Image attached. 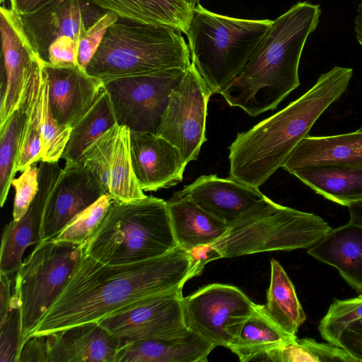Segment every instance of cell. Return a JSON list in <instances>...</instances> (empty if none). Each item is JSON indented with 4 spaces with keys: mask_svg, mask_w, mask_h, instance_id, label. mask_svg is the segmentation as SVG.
Returning <instances> with one entry per match:
<instances>
[{
    "mask_svg": "<svg viewBox=\"0 0 362 362\" xmlns=\"http://www.w3.org/2000/svg\"><path fill=\"white\" fill-rule=\"evenodd\" d=\"M182 288L150 297L133 308L110 315L99 325L122 341L174 338L190 330L182 312Z\"/></svg>",
    "mask_w": 362,
    "mask_h": 362,
    "instance_id": "7c38bea8",
    "label": "cell"
},
{
    "mask_svg": "<svg viewBox=\"0 0 362 362\" xmlns=\"http://www.w3.org/2000/svg\"><path fill=\"white\" fill-rule=\"evenodd\" d=\"M199 1L200 0H188V1L190 3V4L194 7L195 6H197V4H199Z\"/></svg>",
    "mask_w": 362,
    "mask_h": 362,
    "instance_id": "c3c4849f",
    "label": "cell"
},
{
    "mask_svg": "<svg viewBox=\"0 0 362 362\" xmlns=\"http://www.w3.org/2000/svg\"><path fill=\"white\" fill-rule=\"evenodd\" d=\"M47 334L33 335L21 346L16 362H49Z\"/></svg>",
    "mask_w": 362,
    "mask_h": 362,
    "instance_id": "60d3db41",
    "label": "cell"
},
{
    "mask_svg": "<svg viewBox=\"0 0 362 362\" xmlns=\"http://www.w3.org/2000/svg\"><path fill=\"white\" fill-rule=\"evenodd\" d=\"M188 252L191 259L189 279L200 275L209 262L220 259L211 244L200 245Z\"/></svg>",
    "mask_w": 362,
    "mask_h": 362,
    "instance_id": "7bdbcfd3",
    "label": "cell"
},
{
    "mask_svg": "<svg viewBox=\"0 0 362 362\" xmlns=\"http://www.w3.org/2000/svg\"><path fill=\"white\" fill-rule=\"evenodd\" d=\"M175 194L189 198L228 226L268 199L259 188L216 175L199 176Z\"/></svg>",
    "mask_w": 362,
    "mask_h": 362,
    "instance_id": "d6986e66",
    "label": "cell"
},
{
    "mask_svg": "<svg viewBox=\"0 0 362 362\" xmlns=\"http://www.w3.org/2000/svg\"><path fill=\"white\" fill-rule=\"evenodd\" d=\"M167 205L177 244L187 251L215 243L228 228L226 223L187 197L175 193Z\"/></svg>",
    "mask_w": 362,
    "mask_h": 362,
    "instance_id": "cb8c5ba5",
    "label": "cell"
},
{
    "mask_svg": "<svg viewBox=\"0 0 362 362\" xmlns=\"http://www.w3.org/2000/svg\"><path fill=\"white\" fill-rule=\"evenodd\" d=\"M118 16L108 12L80 36L77 46V65L86 71L87 66L98 49L107 28Z\"/></svg>",
    "mask_w": 362,
    "mask_h": 362,
    "instance_id": "f35d334b",
    "label": "cell"
},
{
    "mask_svg": "<svg viewBox=\"0 0 362 362\" xmlns=\"http://www.w3.org/2000/svg\"><path fill=\"white\" fill-rule=\"evenodd\" d=\"M39 107L42 144V161L58 162L69 141L71 128L59 125L53 117L49 103L48 83L43 64Z\"/></svg>",
    "mask_w": 362,
    "mask_h": 362,
    "instance_id": "836d02e7",
    "label": "cell"
},
{
    "mask_svg": "<svg viewBox=\"0 0 362 362\" xmlns=\"http://www.w3.org/2000/svg\"><path fill=\"white\" fill-rule=\"evenodd\" d=\"M58 162L40 161L39 190L25 214L12 220L4 228L0 252V273L11 274L23 263L25 250L40 240L43 212L49 195L61 173Z\"/></svg>",
    "mask_w": 362,
    "mask_h": 362,
    "instance_id": "ac0fdd59",
    "label": "cell"
},
{
    "mask_svg": "<svg viewBox=\"0 0 362 362\" xmlns=\"http://www.w3.org/2000/svg\"><path fill=\"white\" fill-rule=\"evenodd\" d=\"M134 174L144 192H154L181 182L186 167L179 149L151 132L131 131Z\"/></svg>",
    "mask_w": 362,
    "mask_h": 362,
    "instance_id": "e0dca14e",
    "label": "cell"
},
{
    "mask_svg": "<svg viewBox=\"0 0 362 362\" xmlns=\"http://www.w3.org/2000/svg\"><path fill=\"white\" fill-rule=\"evenodd\" d=\"M362 167V132L325 136H308L289 154L281 168L296 169L321 165Z\"/></svg>",
    "mask_w": 362,
    "mask_h": 362,
    "instance_id": "603a6c76",
    "label": "cell"
},
{
    "mask_svg": "<svg viewBox=\"0 0 362 362\" xmlns=\"http://www.w3.org/2000/svg\"><path fill=\"white\" fill-rule=\"evenodd\" d=\"M0 31L5 73L0 102V125H3L20 107L27 80L40 57L20 16L11 8L1 7Z\"/></svg>",
    "mask_w": 362,
    "mask_h": 362,
    "instance_id": "9a60e30c",
    "label": "cell"
},
{
    "mask_svg": "<svg viewBox=\"0 0 362 362\" xmlns=\"http://www.w3.org/2000/svg\"><path fill=\"white\" fill-rule=\"evenodd\" d=\"M81 254V245L49 240L39 242L23 262L13 293L20 307L21 346L62 291Z\"/></svg>",
    "mask_w": 362,
    "mask_h": 362,
    "instance_id": "ba28073f",
    "label": "cell"
},
{
    "mask_svg": "<svg viewBox=\"0 0 362 362\" xmlns=\"http://www.w3.org/2000/svg\"><path fill=\"white\" fill-rule=\"evenodd\" d=\"M290 174L318 194L341 206L362 200V167L313 165L293 170Z\"/></svg>",
    "mask_w": 362,
    "mask_h": 362,
    "instance_id": "d4e9b609",
    "label": "cell"
},
{
    "mask_svg": "<svg viewBox=\"0 0 362 362\" xmlns=\"http://www.w3.org/2000/svg\"><path fill=\"white\" fill-rule=\"evenodd\" d=\"M24 115L19 107L7 121L0 126V204L6 201L12 180L16 175L15 166L19 150Z\"/></svg>",
    "mask_w": 362,
    "mask_h": 362,
    "instance_id": "d6a6232c",
    "label": "cell"
},
{
    "mask_svg": "<svg viewBox=\"0 0 362 362\" xmlns=\"http://www.w3.org/2000/svg\"><path fill=\"white\" fill-rule=\"evenodd\" d=\"M78 43L69 36H62L54 41L47 53V64L57 67L77 65Z\"/></svg>",
    "mask_w": 362,
    "mask_h": 362,
    "instance_id": "ab89813d",
    "label": "cell"
},
{
    "mask_svg": "<svg viewBox=\"0 0 362 362\" xmlns=\"http://www.w3.org/2000/svg\"><path fill=\"white\" fill-rule=\"evenodd\" d=\"M273 21L230 17L199 4L186 33L191 64L213 94H220L245 69Z\"/></svg>",
    "mask_w": 362,
    "mask_h": 362,
    "instance_id": "8992f818",
    "label": "cell"
},
{
    "mask_svg": "<svg viewBox=\"0 0 362 362\" xmlns=\"http://www.w3.org/2000/svg\"><path fill=\"white\" fill-rule=\"evenodd\" d=\"M349 221L362 225V200L350 204L348 206Z\"/></svg>",
    "mask_w": 362,
    "mask_h": 362,
    "instance_id": "bcb514c9",
    "label": "cell"
},
{
    "mask_svg": "<svg viewBox=\"0 0 362 362\" xmlns=\"http://www.w3.org/2000/svg\"><path fill=\"white\" fill-rule=\"evenodd\" d=\"M270 265V284L264 309L281 330L296 336L299 327L306 320V315L285 269L274 259L271 260Z\"/></svg>",
    "mask_w": 362,
    "mask_h": 362,
    "instance_id": "83f0119b",
    "label": "cell"
},
{
    "mask_svg": "<svg viewBox=\"0 0 362 362\" xmlns=\"http://www.w3.org/2000/svg\"><path fill=\"white\" fill-rule=\"evenodd\" d=\"M355 32L356 38L362 47V3L358 6L355 18Z\"/></svg>",
    "mask_w": 362,
    "mask_h": 362,
    "instance_id": "7dc6e473",
    "label": "cell"
},
{
    "mask_svg": "<svg viewBox=\"0 0 362 362\" xmlns=\"http://www.w3.org/2000/svg\"><path fill=\"white\" fill-rule=\"evenodd\" d=\"M339 347L362 361V317L349 324L339 339Z\"/></svg>",
    "mask_w": 362,
    "mask_h": 362,
    "instance_id": "b9f144b4",
    "label": "cell"
},
{
    "mask_svg": "<svg viewBox=\"0 0 362 362\" xmlns=\"http://www.w3.org/2000/svg\"><path fill=\"white\" fill-rule=\"evenodd\" d=\"M82 253L103 264L139 262L177 246L167 202L153 196L132 202L112 200Z\"/></svg>",
    "mask_w": 362,
    "mask_h": 362,
    "instance_id": "277c9868",
    "label": "cell"
},
{
    "mask_svg": "<svg viewBox=\"0 0 362 362\" xmlns=\"http://www.w3.org/2000/svg\"><path fill=\"white\" fill-rule=\"evenodd\" d=\"M47 335L49 362H115L122 342L97 322Z\"/></svg>",
    "mask_w": 362,
    "mask_h": 362,
    "instance_id": "ffe728a7",
    "label": "cell"
},
{
    "mask_svg": "<svg viewBox=\"0 0 362 362\" xmlns=\"http://www.w3.org/2000/svg\"><path fill=\"white\" fill-rule=\"evenodd\" d=\"M187 327L215 346H229L257 304L238 288L212 284L182 298Z\"/></svg>",
    "mask_w": 362,
    "mask_h": 362,
    "instance_id": "30bf717a",
    "label": "cell"
},
{
    "mask_svg": "<svg viewBox=\"0 0 362 362\" xmlns=\"http://www.w3.org/2000/svg\"><path fill=\"white\" fill-rule=\"evenodd\" d=\"M107 12L140 22L165 25L186 34L194 7L188 0H90Z\"/></svg>",
    "mask_w": 362,
    "mask_h": 362,
    "instance_id": "484cf974",
    "label": "cell"
},
{
    "mask_svg": "<svg viewBox=\"0 0 362 362\" xmlns=\"http://www.w3.org/2000/svg\"><path fill=\"white\" fill-rule=\"evenodd\" d=\"M212 93L194 66L172 90L157 135L176 146L187 165L196 160L206 141L208 102Z\"/></svg>",
    "mask_w": 362,
    "mask_h": 362,
    "instance_id": "8fae6325",
    "label": "cell"
},
{
    "mask_svg": "<svg viewBox=\"0 0 362 362\" xmlns=\"http://www.w3.org/2000/svg\"><path fill=\"white\" fill-rule=\"evenodd\" d=\"M296 336L281 330L269 317L264 305H258L243 325L229 349L242 362H247L283 344L294 341Z\"/></svg>",
    "mask_w": 362,
    "mask_h": 362,
    "instance_id": "f1b7e54d",
    "label": "cell"
},
{
    "mask_svg": "<svg viewBox=\"0 0 362 362\" xmlns=\"http://www.w3.org/2000/svg\"><path fill=\"white\" fill-rule=\"evenodd\" d=\"M0 1H1V2H3V1H5V0H0Z\"/></svg>",
    "mask_w": 362,
    "mask_h": 362,
    "instance_id": "681fc988",
    "label": "cell"
},
{
    "mask_svg": "<svg viewBox=\"0 0 362 362\" xmlns=\"http://www.w3.org/2000/svg\"><path fill=\"white\" fill-rule=\"evenodd\" d=\"M215 347L190 330L174 338L122 341L115 362H206Z\"/></svg>",
    "mask_w": 362,
    "mask_h": 362,
    "instance_id": "44dd1931",
    "label": "cell"
},
{
    "mask_svg": "<svg viewBox=\"0 0 362 362\" xmlns=\"http://www.w3.org/2000/svg\"><path fill=\"white\" fill-rule=\"evenodd\" d=\"M268 360L279 362H358L342 348L320 343L311 338L296 339L265 354Z\"/></svg>",
    "mask_w": 362,
    "mask_h": 362,
    "instance_id": "1f68e13d",
    "label": "cell"
},
{
    "mask_svg": "<svg viewBox=\"0 0 362 362\" xmlns=\"http://www.w3.org/2000/svg\"><path fill=\"white\" fill-rule=\"evenodd\" d=\"M54 0H10L11 9L20 16L37 12Z\"/></svg>",
    "mask_w": 362,
    "mask_h": 362,
    "instance_id": "ee69618b",
    "label": "cell"
},
{
    "mask_svg": "<svg viewBox=\"0 0 362 362\" xmlns=\"http://www.w3.org/2000/svg\"><path fill=\"white\" fill-rule=\"evenodd\" d=\"M308 254L336 268L346 283L362 292V225L349 221L332 229Z\"/></svg>",
    "mask_w": 362,
    "mask_h": 362,
    "instance_id": "7402d4cb",
    "label": "cell"
},
{
    "mask_svg": "<svg viewBox=\"0 0 362 362\" xmlns=\"http://www.w3.org/2000/svg\"><path fill=\"white\" fill-rule=\"evenodd\" d=\"M352 75L351 68L333 67L286 107L238 133L229 146L230 178L255 188L264 184L346 91Z\"/></svg>",
    "mask_w": 362,
    "mask_h": 362,
    "instance_id": "7a4b0ae2",
    "label": "cell"
},
{
    "mask_svg": "<svg viewBox=\"0 0 362 362\" xmlns=\"http://www.w3.org/2000/svg\"><path fill=\"white\" fill-rule=\"evenodd\" d=\"M362 317V294L348 299H334L320 320L318 329L327 342L339 346L342 332L351 322Z\"/></svg>",
    "mask_w": 362,
    "mask_h": 362,
    "instance_id": "d590c367",
    "label": "cell"
},
{
    "mask_svg": "<svg viewBox=\"0 0 362 362\" xmlns=\"http://www.w3.org/2000/svg\"><path fill=\"white\" fill-rule=\"evenodd\" d=\"M112 200L110 195L103 194L95 202L74 217L51 240L82 245L98 228Z\"/></svg>",
    "mask_w": 362,
    "mask_h": 362,
    "instance_id": "e575fe53",
    "label": "cell"
},
{
    "mask_svg": "<svg viewBox=\"0 0 362 362\" xmlns=\"http://www.w3.org/2000/svg\"><path fill=\"white\" fill-rule=\"evenodd\" d=\"M190 263L189 252L178 245L153 259L117 265L82 253L62 291L29 337L98 322L184 286Z\"/></svg>",
    "mask_w": 362,
    "mask_h": 362,
    "instance_id": "6da1fadb",
    "label": "cell"
},
{
    "mask_svg": "<svg viewBox=\"0 0 362 362\" xmlns=\"http://www.w3.org/2000/svg\"><path fill=\"white\" fill-rule=\"evenodd\" d=\"M11 281L8 274L0 273V320L8 314L12 302Z\"/></svg>",
    "mask_w": 362,
    "mask_h": 362,
    "instance_id": "f6af8a7d",
    "label": "cell"
},
{
    "mask_svg": "<svg viewBox=\"0 0 362 362\" xmlns=\"http://www.w3.org/2000/svg\"><path fill=\"white\" fill-rule=\"evenodd\" d=\"M107 13L90 0H54L35 13L20 17L35 52L47 62L54 41L69 36L78 43L81 35Z\"/></svg>",
    "mask_w": 362,
    "mask_h": 362,
    "instance_id": "4fadbf2b",
    "label": "cell"
},
{
    "mask_svg": "<svg viewBox=\"0 0 362 362\" xmlns=\"http://www.w3.org/2000/svg\"><path fill=\"white\" fill-rule=\"evenodd\" d=\"M182 32L119 17L106 30L86 72L103 82L173 68L187 69L190 54Z\"/></svg>",
    "mask_w": 362,
    "mask_h": 362,
    "instance_id": "5b68a950",
    "label": "cell"
},
{
    "mask_svg": "<svg viewBox=\"0 0 362 362\" xmlns=\"http://www.w3.org/2000/svg\"><path fill=\"white\" fill-rule=\"evenodd\" d=\"M320 15L319 5L299 1L273 21L245 69L221 93L226 103L252 117L276 109L300 86L301 54Z\"/></svg>",
    "mask_w": 362,
    "mask_h": 362,
    "instance_id": "3957f363",
    "label": "cell"
},
{
    "mask_svg": "<svg viewBox=\"0 0 362 362\" xmlns=\"http://www.w3.org/2000/svg\"><path fill=\"white\" fill-rule=\"evenodd\" d=\"M43 68L53 117L59 125L71 128L94 104L104 83L78 66L57 67L43 62Z\"/></svg>",
    "mask_w": 362,
    "mask_h": 362,
    "instance_id": "2e32d148",
    "label": "cell"
},
{
    "mask_svg": "<svg viewBox=\"0 0 362 362\" xmlns=\"http://www.w3.org/2000/svg\"><path fill=\"white\" fill-rule=\"evenodd\" d=\"M186 70L173 68L103 82L117 124L156 134L170 95Z\"/></svg>",
    "mask_w": 362,
    "mask_h": 362,
    "instance_id": "9c48e42d",
    "label": "cell"
},
{
    "mask_svg": "<svg viewBox=\"0 0 362 362\" xmlns=\"http://www.w3.org/2000/svg\"><path fill=\"white\" fill-rule=\"evenodd\" d=\"M130 133L129 127L118 124L116 140L107 161V194L113 200L123 202L146 197L134 172Z\"/></svg>",
    "mask_w": 362,
    "mask_h": 362,
    "instance_id": "f546056e",
    "label": "cell"
},
{
    "mask_svg": "<svg viewBox=\"0 0 362 362\" xmlns=\"http://www.w3.org/2000/svg\"><path fill=\"white\" fill-rule=\"evenodd\" d=\"M39 167L37 163L27 166L18 178L12 180L15 197L13 220H20L28 210L39 190Z\"/></svg>",
    "mask_w": 362,
    "mask_h": 362,
    "instance_id": "74e56055",
    "label": "cell"
},
{
    "mask_svg": "<svg viewBox=\"0 0 362 362\" xmlns=\"http://www.w3.org/2000/svg\"><path fill=\"white\" fill-rule=\"evenodd\" d=\"M106 194L95 177L79 162H66L49 195L40 242L51 240L77 214Z\"/></svg>",
    "mask_w": 362,
    "mask_h": 362,
    "instance_id": "5bb4252c",
    "label": "cell"
},
{
    "mask_svg": "<svg viewBox=\"0 0 362 362\" xmlns=\"http://www.w3.org/2000/svg\"><path fill=\"white\" fill-rule=\"evenodd\" d=\"M117 123L109 95L104 88L88 111L71 127L61 158L66 162H78L85 150Z\"/></svg>",
    "mask_w": 362,
    "mask_h": 362,
    "instance_id": "4dcf8cb0",
    "label": "cell"
},
{
    "mask_svg": "<svg viewBox=\"0 0 362 362\" xmlns=\"http://www.w3.org/2000/svg\"><path fill=\"white\" fill-rule=\"evenodd\" d=\"M332 229L316 214L280 205L268 198L228 225L224 235L211 245L220 259L308 249Z\"/></svg>",
    "mask_w": 362,
    "mask_h": 362,
    "instance_id": "52a82bcc",
    "label": "cell"
},
{
    "mask_svg": "<svg viewBox=\"0 0 362 362\" xmlns=\"http://www.w3.org/2000/svg\"><path fill=\"white\" fill-rule=\"evenodd\" d=\"M0 361L16 362L21 346V315L18 299L12 297L7 316L0 320Z\"/></svg>",
    "mask_w": 362,
    "mask_h": 362,
    "instance_id": "8d00e7d4",
    "label": "cell"
},
{
    "mask_svg": "<svg viewBox=\"0 0 362 362\" xmlns=\"http://www.w3.org/2000/svg\"><path fill=\"white\" fill-rule=\"evenodd\" d=\"M43 61L40 58L30 74L20 107L24 115L15 171L22 172L27 166L42 161V144L40 129L39 93Z\"/></svg>",
    "mask_w": 362,
    "mask_h": 362,
    "instance_id": "4316f807",
    "label": "cell"
}]
</instances>
